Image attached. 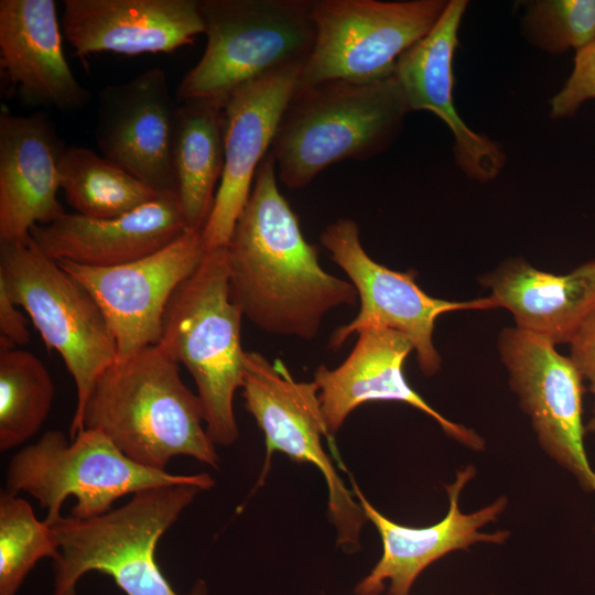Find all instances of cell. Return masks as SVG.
<instances>
[{
    "label": "cell",
    "instance_id": "obj_23",
    "mask_svg": "<svg viewBox=\"0 0 595 595\" xmlns=\"http://www.w3.org/2000/svg\"><path fill=\"white\" fill-rule=\"evenodd\" d=\"M479 282L497 307L512 314L517 328L555 346L569 344L595 310V260L554 274L511 258Z\"/></svg>",
    "mask_w": 595,
    "mask_h": 595
},
{
    "label": "cell",
    "instance_id": "obj_24",
    "mask_svg": "<svg viewBox=\"0 0 595 595\" xmlns=\"http://www.w3.org/2000/svg\"><path fill=\"white\" fill-rule=\"evenodd\" d=\"M223 108L214 101H182L176 111L172 170L188 229L203 230L224 169Z\"/></svg>",
    "mask_w": 595,
    "mask_h": 595
},
{
    "label": "cell",
    "instance_id": "obj_22",
    "mask_svg": "<svg viewBox=\"0 0 595 595\" xmlns=\"http://www.w3.org/2000/svg\"><path fill=\"white\" fill-rule=\"evenodd\" d=\"M0 65L28 105L68 111L89 99L64 55L53 0H0Z\"/></svg>",
    "mask_w": 595,
    "mask_h": 595
},
{
    "label": "cell",
    "instance_id": "obj_1",
    "mask_svg": "<svg viewBox=\"0 0 595 595\" xmlns=\"http://www.w3.org/2000/svg\"><path fill=\"white\" fill-rule=\"evenodd\" d=\"M226 249L230 299L268 334L310 340L329 311L358 301L349 280L320 266L317 247L305 240L279 191L270 153L256 172Z\"/></svg>",
    "mask_w": 595,
    "mask_h": 595
},
{
    "label": "cell",
    "instance_id": "obj_10",
    "mask_svg": "<svg viewBox=\"0 0 595 595\" xmlns=\"http://www.w3.org/2000/svg\"><path fill=\"white\" fill-rule=\"evenodd\" d=\"M241 390L245 408L266 439L262 476L275 451L316 466L327 484L328 511L337 530V544L347 552L356 550L367 518L324 452L322 437L329 435L315 382L295 381L280 359L270 363L258 351H246Z\"/></svg>",
    "mask_w": 595,
    "mask_h": 595
},
{
    "label": "cell",
    "instance_id": "obj_21",
    "mask_svg": "<svg viewBox=\"0 0 595 595\" xmlns=\"http://www.w3.org/2000/svg\"><path fill=\"white\" fill-rule=\"evenodd\" d=\"M187 229L176 194L162 192L116 218L94 219L65 213L51 224L33 227L31 238L55 261L106 268L150 256Z\"/></svg>",
    "mask_w": 595,
    "mask_h": 595
},
{
    "label": "cell",
    "instance_id": "obj_11",
    "mask_svg": "<svg viewBox=\"0 0 595 595\" xmlns=\"http://www.w3.org/2000/svg\"><path fill=\"white\" fill-rule=\"evenodd\" d=\"M320 241L331 259L347 274L360 302L357 316L331 335L329 348L334 350L364 327L383 326L408 338L416 354L420 370L432 377L442 366L433 343L437 317L454 311L497 307L489 296L447 301L426 294L416 284L414 270L396 271L370 258L361 245L359 226L350 218H339L327 225Z\"/></svg>",
    "mask_w": 595,
    "mask_h": 595
},
{
    "label": "cell",
    "instance_id": "obj_8",
    "mask_svg": "<svg viewBox=\"0 0 595 595\" xmlns=\"http://www.w3.org/2000/svg\"><path fill=\"white\" fill-rule=\"evenodd\" d=\"M0 284L30 316L46 348L62 357L76 389L69 439L82 430L87 399L118 359L108 322L89 291L32 240L0 242Z\"/></svg>",
    "mask_w": 595,
    "mask_h": 595
},
{
    "label": "cell",
    "instance_id": "obj_31",
    "mask_svg": "<svg viewBox=\"0 0 595 595\" xmlns=\"http://www.w3.org/2000/svg\"><path fill=\"white\" fill-rule=\"evenodd\" d=\"M0 284V349L18 348L29 343L28 321Z\"/></svg>",
    "mask_w": 595,
    "mask_h": 595
},
{
    "label": "cell",
    "instance_id": "obj_15",
    "mask_svg": "<svg viewBox=\"0 0 595 595\" xmlns=\"http://www.w3.org/2000/svg\"><path fill=\"white\" fill-rule=\"evenodd\" d=\"M177 107L161 68L104 87L95 127L101 155L155 191L175 193L172 143Z\"/></svg>",
    "mask_w": 595,
    "mask_h": 595
},
{
    "label": "cell",
    "instance_id": "obj_20",
    "mask_svg": "<svg viewBox=\"0 0 595 595\" xmlns=\"http://www.w3.org/2000/svg\"><path fill=\"white\" fill-rule=\"evenodd\" d=\"M65 145L44 112L0 116V242H26L31 230L65 214L57 198Z\"/></svg>",
    "mask_w": 595,
    "mask_h": 595
},
{
    "label": "cell",
    "instance_id": "obj_17",
    "mask_svg": "<svg viewBox=\"0 0 595 595\" xmlns=\"http://www.w3.org/2000/svg\"><path fill=\"white\" fill-rule=\"evenodd\" d=\"M357 335L354 348L339 366L329 369L321 365L314 372L329 437L357 407L372 401H394L422 411L466 447L484 450L480 435L443 416L407 381L404 363L413 347L405 336L378 325L364 327Z\"/></svg>",
    "mask_w": 595,
    "mask_h": 595
},
{
    "label": "cell",
    "instance_id": "obj_3",
    "mask_svg": "<svg viewBox=\"0 0 595 595\" xmlns=\"http://www.w3.org/2000/svg\"><path fill=\"white\" fill-rule=\"evenodd\" d=\"M409 112L394 74L369 83L299 85L269 151L277 176L300 190L333 164L369 160L396 141Z\"/></svg>",
    "mask_w": 595,
    "mask_h": 595
},
{
    "label": "cell",
    "instance_id": "obj_19",
    "mask_svg": "<svg viewBox=\"0 0 595 595\" xmlns=\"http://www.w3.org/2000/svg\"><path fill=\"white\" fill-rule=\"evenodd\" d=\"M62 30L75 54L172 53L204 33L199 0H65Z\"/></svg>",
    "mask_w": 595,
    "mask_h": 595
},
{
    "label": "cell",
    "instance_id": "obj_28",
    "mask_svg": "<svg viewBox=\"0 0 595 595\" xmlns=\"http://www.w3.org/2000/svg\"><path fill=\"white\" fill-rule=\"evenodd\" d=\"M523 29L529 42L545 52H576L595 40V0L528 2Z\"/></svg>",
    "mask_w": 595,
    "mask_h": 595
},
{
    "label": "cell",
    "instance_id": "obj_4",
    "mask_svg": "<svg viewBox=\"0 0 595 595\" xmlns=\"http://www.w3.org/2000/svg\"><path fill=\"white\" fill-rule=\"evenodd\" d=\"M242 317L230 299L226 247L206 251L176 288L162 317L158 345L192 375L215 445H231L239 434L234 398L245 372Z\"/></svg>",
    "mask_w": 595,
    "mask_h": 595
},
{
    "label": "cell",
    "instance_id": "obj_5",
    "mask_svg": "<svg viewBox=\"0 0 595 595\" xmlns=\"http://www.w3.org/2000/svg\"><path fill=\"white\" fill-rule=\"evenodd\" d=\"M201 491L191 485L156 487L96 517H62L51 526L60 542L52 595H79L77 584L89 572L109 575L126 595H178L155 550ZM187 595H207L205 582L197 581Z\"/></svg>",
    "mask_w": 595,
    "mask_h": 595
},
{
    "label": "cell",
    "instance_id": "obj_27",
    "mask_svg": "<svg viewBox=\"0 0 595 595\" xmlns=\"http://www.w3.org/2000/svg\"><path fill=\"white\" fill-rule=\"evenodd\" d=\"M60 542L53 527L36 518L18 495L0 494V595H17L28 574L45 558L55 561Z\"/></svg>",
    "mask_w": 595,
    "mask_h": 595
},
{
    "label": "cell",
    "instance_id": "obj_30",
    "mask_svg": "<svg viewBox=\"0 0 595 595\" xmlns=\"http://www.w3.org/2000/svg\"><path fill=\"white\" fill-rule=\"evenodd\" d=\"M569 345V357L578 369L593 396L592 416L585 424V429L586 432L595 434V310L584 321Z\"/></svg>",
    "mask_w": 595,
    "mask_h": 595
},
{
    "label": "cell",
    "instance_id": "obj_14",
    "mask_svg": "<svg viewBox=\"0 0 595 595\" xmlns=\"http://www.w3.org/2000/svg\"><path fill=\"white\" fill-rule=\"evenodd\" d=\"M303 66H292L235 91L223 108L224 169L203 229L206 250L226 247L269 153L282 113L300 84Z\"/></svg>",
    "mask_w": 595,
    "mask_h": 595
},
{
    "label": "cell",
    "instance_id": "obj_26",
    "mask_svg": "<svg viewBox=\"0 0 595 595\" xmlns=\"http://www.w3.org/2000/svg\"><path fill=\"white\" fill-rule=\"evenodd\" d=\"M55 389L50 371L34 354L0 349V451L35 436L45 423Z\"/></svg>",
    "mask_w": 595,
    "mask_h": 595
},
{
    "label": "cell",
    "instance_id": "obj_29",
    "mask_svg": "<svg viewBox=\"0 0 595 595\" xmlns=\"http://www.w3.org/2000/svg\"><path fill=\"white\" fill-rule=\"evenodd\" d=\"M593 98H595V40L576 51L570 77L550 102L551 117L569 118L583 102Z\"/></svg>",
    "mask_w": 595,
    "mask_h": 595
},
{
    "label": "cell",
    "instance_id": "obj_16",
    "mask_svg": "<svg viewBox=\"0 0 595 595\" xmlns=\"http://www.w3.org/2000/svg\"><path fill=\"white\" fill-rule=\"evenodd\" d=\"M474 466L458 470L455 480L445 485L450 506L444 518L429 527H407L381 515L366 499L358 486L353 488L366 515L377 528L382 541V555L374 569L355 587L357 595H379L388 584V595H410L416 577L433 562L456 551L467 550L475 543L502 544L507 530L482 532L480 528L495 521L508 505L499 497L470 513L459 509V496L475 476Z\"/></svg>",
    "mask_w": 595,
    "mask_h": 595
},
{
    "label": "cell",
    "instance_id": "obj_12",
    "mask_svg": "<svg viewBox=\"0 0 595 595\" xmlns=\"http://www.w3.org/2000/svg\"><path fill=\"white\" fill-rule=\"evenodd\" d=\"M498 351L509 387L529 416L541 448L595 494V470L588 461L583 423L584 380L555 345L517 327L504 328Z\"/></svg>",
    "mask_w": 595,
    "mask_h": 595
},
{
    "label": "cell",
    "instance_id": "obj_9",
    "mask_svg": "<svg viewBox=\"0 0 595 595\" xmlns=\"http://www.w3.org/2000/svg\"><path fill=\"white\" fill-rule=\"evenodd\" d=\"M445 0H312V52L299 85L391 76L398 58L442 17Z\"/></svg>",
    "mask_w": 595,
    "mask_h": 595
},
{
    "label": "cell",
    "instance_id": "obj_25",
    "mask_svg": "<svg viewBox=\"0 0 595 595\" xmlns=\"http://www.w3.org/2000/svg\"><path fill=\"white\" fill-rule=\"evenodd\" d=\"M58 172L67 203L88 218L122 216L162 193L84 147H64Z\"/></svg>",
    "mask_w": 595,
    "mask_h": 595
},
{
    "label": "cell",
    "instance_id": "obj_6",
    "mask_svg": "<svg viewBox=\"0 0 595 595\" xmlns=\"http://www.w3.org/2000/svg\"><path fill=\"white\" fill-rule=\"evenodd\" d=\"M311 8L312 0H199L206 46L180 82L177 100L224 107L239 88L304 66L315 40Z\"/></svg>",
    "mask_w": 595,
    "mask_h": 595
},
{
    "label": "cell",
    "instance_id": "obj_18",
    "mask_svg": "<svg viewBox=\"0 0 595 595\" xmlns=\"http://www.w3.org/2000/svg\"><path fill=\"white\" fill-rule=\"evenodd\" d=\"M466 7L465 0L448 1L434 28L398 58L393 74L410 111L433 112L450 128L457 166L470 180L488 182L501 172L505 153L462 120L453 100V57Z\"/></svg>",
    "mask_w": 595,
    "mask_h": 595
},
{
    "label": "cell",
    "instance_id": "obj_2",
    "mask_svg": "<svg viewBox=\"0 0 595 595\" xmlns=\"http://www.w3.org/2000/svg\"><path fill=\"white\" fill-rule=\"evenodd\" d=\"M202 402L183 382L178 364L160 345L118 358L97 379L83 429H96L130 459L165 470L176 456L213 468L219 456L204 428Z\"/></svg>",
    "mask_w": 595,
    "mask_h": 595
},
{
    "label": "cell",
    "instance_id": "obj_13",
    "mask_svg": "<svg viewBox=\"0 0 595 595\" xmlns=\"http://www.w3.org/2000/svg\"><path fill=\"white\" fill-rule=\"evenodd\" d=\"M206 251L203 230L187 229L163 249L129 263L97 268L56 262L96 300L116 339L118 358H127L160 343L172 294Z\"/></svg>",
    "mask_w": 595,
    "mask_h": 595
},
{
    "label": "cell",
    "instance_id": "obj_7",
    "mask_svg": "<svg viewBox=\"0 0 595 595\" xmlns=\"http://www.w3.org/2000/svg\"><path fill=\"white\" fill-rule=\"evenodd\" d=\"M175 485L207 490L215 482L206 473L176 475L144 467L101 431L83 429L69 440L62 431L50 430L19 450L9 462L4 490L31 495L46 510L44 521L53 526L63 517L68 497L76 499L72 517L87 519L111 510L127 495Z\"/></svg>",
    "mask_w": 595,
    "mask_h": 595
}]
</instances>
